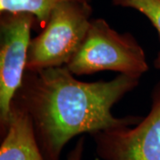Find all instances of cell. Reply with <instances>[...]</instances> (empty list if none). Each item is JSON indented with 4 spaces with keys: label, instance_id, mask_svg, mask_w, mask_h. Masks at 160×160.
Masks as SVG:
<instances>
[{
    "label": "cell",
    "instance_id": "cell-1",
    "mask_svg": "<svg viewBox=\"0 0 160 160\" xmlns=\"http://www.w3.org/2000/svg\"><path fill=\"white\" fill-rule=\"evenodd\" d=\"M74 76L66 66L26 71L12 101L29 113L46 160H60L65 145L78 135L135 126L142 118L112 114L140 78L119 74L111 80L84 82Z\"/></svg>",
    "mask_w": 160,
    "mask_h": 160
},
{
    "label": "cell",
    "instance_id": "cell-2",
    "mask_svg": "<svg viewBox=\"0 0 160 160\" xmlns=\"http://www.w3.org/2000/svg\"><path fill=\"white\" fill-rule=\"evenodd\" d=\"M66 67L75 76L115 71L141 78L149 70L145 52L130 33H119L102 18L92 19L79 49Z\"/></svg>",
    "mask_w": 160,
    "mask_h": 160
},
{
    "label": "cell",
    "instance_id": "cell-3",
    "mask_svg": "<svg viewBox=\"0 0 160 160\" xmlns=\"http://www.w3.org/2000/svg\"><path fill=\"white\" fill-rule=\"evenodd\" d=\"M92 13L89 0L66 1L55 6L43 30L30 40L26 70L66 66L86 38Z\"/></svg>",
    "mask_w": 160,
    "mask_h": 160
},
{
    "label": "cell",
    "instance_id": "cell-4",
    "mask_svg": "<svg viewBox=\"0 0 160 160\" xmlns=\"http://www.w3.org/2000/svg\"><path fill=\"white\" fill-rule=\"evenodd\" d=\"M36 18L28 12L1 13L0 18V132L7 128L12 104L26 73L31 29Z\"/></svg>",
    "mask_w": 160,
    "mask_h": 160
},
{
    "label": "cell",
    "instance_id": "cell-5",
    "mask_svg": "<svg viewBox=\"0 0 160 160\" xmlns=\"http://www.w3.org/2000/svg\"><path fill=\"white\" fill-rule=\"evenodd\" d=\"M91 135L102 160H160V81L152 91L149 114L137 125Z\"/></svg>",
    "mask_w": 160,
    "mask_h": 160
},
{
    "label": "cell",
    "instance_id": "cell-6",
    "mask_svg": "<svg viewBox=\"0 0 160 160\" xmlns=\"http://www.w3.org/2000/svg\"><path fill=\"white\" fill-rule=\"evenodd\" d=\"M1 136L0 160H46L29 113L14 102L7 128Z\"/></svg>",
    "mask_w": 160,
    "mask_h": 160
},
{
    "label": "cell",
    "instance_id": "cell-7",
    "mask_svg": "<svg viewBox=\"0 0 160 160\" xmlns=\"http://www.w3.org/2000/svg\"><path fill=\"white\" fill-rule=\"evenodd\" d=\"M75 0H0V13L28 12L37 20V25L45 26L52 11L59 4Z\"/></svg>",
    "mask_w": 160,
    "mask_h": 160
},
{
    "label": "cell",
    "instance_id": "cell-8",
    "mask_svg": "<svg viewBox=\"0 0 160 160\" xmlns=\"http://www.w3.org/2000/svg\"><path fill=\"white\" fill-rule=\"evenodd\" d=\"M116 6L131 8L142 13L154 27L160 42V0H112ZM155 68L160 70V49L155 60Z\"/></svg>",
    "mask_w": 160,
    "mask_h": 160
},
{
    "label": "cell",
    "instance_id": "cell-9",
    "mask_svg": "<svg viewBox=\"0 0 160 160\" xmlns=\"http://www.w3.org/2000/svg\"><path fill=\"white\" fill-rule=\"evenodd\" d=\"M85 137H80L73 149L69 152L66 160H84Z\"/></svg>",
    "mask_w": 160,
    "mask_h": 160
}]
</instances>
